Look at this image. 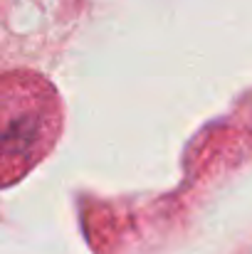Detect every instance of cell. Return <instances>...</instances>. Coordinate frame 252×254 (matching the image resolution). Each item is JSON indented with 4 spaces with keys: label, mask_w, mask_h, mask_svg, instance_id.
Instances as JSON below:
<instances>
[{
    "label": "cell",
    "mask_w": 252,
    "mask_h": 254,
    "mask_svg": "<svg viewBox=\"0 0 252 254\" xmlns=\"http://www.w3.org/2000/svg\"><path fill=\"white\" fill-rule=\"evenodd\" d=\"M55 91L37 77L0 79V185L12 183L52 146L57 131Z\"/></svg>",
    "instance_id": "cell-1"
}]
</instances>
